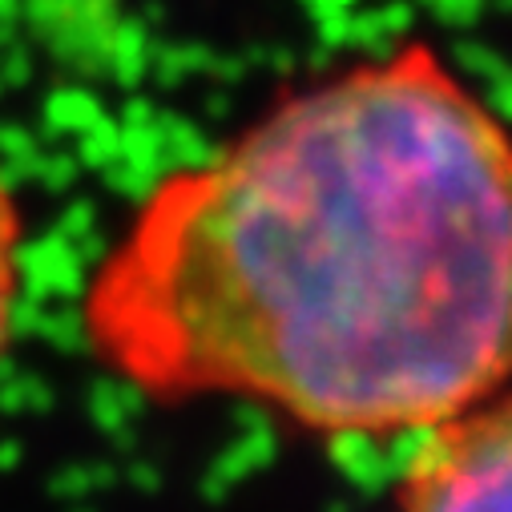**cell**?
<instances>
[{"label":"cell","instance_id":"obj_1","mask_svg":"<svg viewBox=\"0 0 512 512\" xmlns=\"http://www.w3.org/2000/svg\"><path fill=\"white\" fill-rule=\"evenodd\" d=\"M81 327L158 404L432 432L512 375V130L424 41L323 77L142 198Z\"/></svg>","mask_w":512,"mask_h":512},{"label":"cell","instance_id":"obj_2","mask_svg":"<svg viewBox=\"0 0 512 512\" xmlns=\"http://www.w3.org/2000/svg\"><path fill=\"white\" fill-rule=\"evenodd\" d=\"M396 512H512V392L428 432Z\"/></svg>","mask_w":512,"mask_h":512},{"label":"cell","instance_id":"obj_3","mask_svg":"<svg viewBox=\"0 0 512 512\" xmlns=\"http://www.w3.org/2000/svg\"><path fill=\"white\" fill-rule=\"evenodd\" d=\"M21 246H25V222L21 206L9 190V182L0 178V351H5L13 335V311L21 295Z\"/></svg>","mask_w":512,"mask_h":512}]
</instances>
